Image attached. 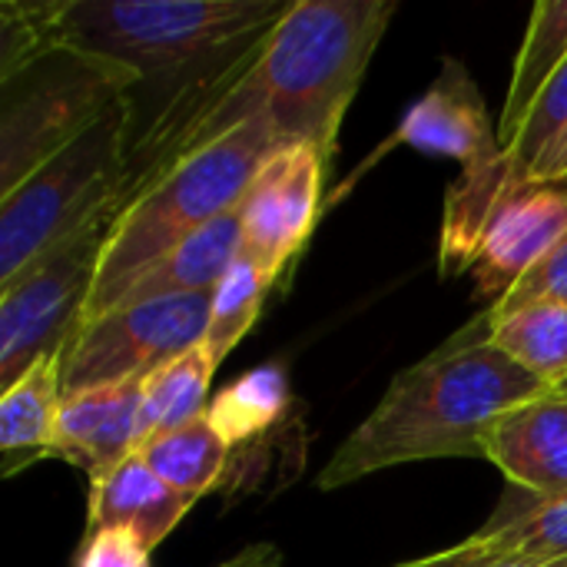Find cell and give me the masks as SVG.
Listing matches in <instances>:
<instances>
[{"instance_id": "cell-1", "label": "cell", "mask_w": 567, "mask_h": 567, "mask_svg": "<svg viewBox=\"0 0 567 567\" xmlns=\"http://www.w3.org/2000/svg\"><path fill=\"white\" fill-rule=\"evenodd\" d=\"M292 0H47V30L126 66L130 143L123 203L156 159L259 60Z\"/></svg>"}, {"instance_id": "cell-2", "label": "cell", "mask_w": 567, "mask_h": 567, "mask_svg": "<svg viewBox=\"0 0 567 567\" xmlns=\"http://www.w3.org/2000/svg\"><path fill=\"white\" fill-rule=\"evenodd\" d=\"M395 10V0H292L252 70L156 159L140 189L249 120H266L279 146L312 143L332 159L346 110Z\"/></svg>"}, {"instance_id": "cell-3", "label": "cell", "mask_w": 567, "mask_h": 567, "mask_svg": "<svg viewBox=\"0 0 567 567\" xmlns=\"http://www.w3.org/2000/svg\"><path fill=\"white\" fill-rule=\"evenodd\" d=\"M545 392V382L492 346V322L482 312L455 339L392 379L379 405L332 452L319 472V488L336 492L412 462L475 458L505 412Z\"/></svg>"}, {"instance_id": "cell-4", "label": "cell", "mask_w": 567, "mask_h": 567, "mask_svg": "<svg viewBox=\"0 0 567 567\" xmlns=\"http://www.w3.org/2000/svg\"><path fill=\"white\" fill-rule=\"evenodd\" d=\"M276 146L279 140L272 126L266 120H249L216 143L189 153L126 199L110 223L83 322L106 316L123 289L163 252L213 219L239 209L256 169Z\"/></svg>"}, {"instance_id": "cell-5", "label": "cell", "mask_w": 567, "mask_h": 567, "mask_svg": "<svg viewBox=\"0 0 567 567\" xmlns=\"http://www.w3.org/2000/svg\"><path fill=\"white\" fill-rule=\"evenodd\" d=\"M133 83L126 66L66 43L0 76V196L116 113Z\"/></svg>"}, {"instance_id": "cell-6", "label": "cell", "mask_w": 567, "mask_h": 567, "mask_svg": "<svg viewBox=\"0 0 567 567\" xmlns=\"http://www.w3.org/2000/svg\"><path fill=\"white\" fill-rule=\"evenodd\" d=\"M126 143L130 110L123 103L17 189L0 196V286L93 219L123 206Z\"/></svg>"}, {"instance_id": "cell-7", "label": "cell", "mask_w": 567, "mask_h": 567, "mask_svg": "<svg viewBox=\"0 0 567 567\" xmlns=\"http://www.w3.org/2000/svg\"><path fill=\"white\" fill-rule=\"evenodd\" d=\"M116 209L0 286V392L76 336Z\"/></svg>"}, {"instance_id": "cell-8", "label": "cell", "mask_w": 567, "mask_h": 567, "mask_svg": "<svg viewBox=\"0 0 567 567\" xmlns=\"http://www.w3.org/2000/svg\"><path fill=\"white\" fill-rule=\"evenodd\" d=\"M209 296L213 292L130 302L83 322L60 352L63 399L100 385L150 379L166 362L203 346Z\"/></svg>"}, {"instance_id": "cell-9", "label": "cell", "mask_w": 567, "mask_h": 567, "mask_svg": "<svg viewBox=\"0 0 567 567\" xmlns=\"http://www.w3.org/2000/svg\"><path fill=\"white\" fill-rule=\"evenodd\" d=\"M326 163V153L312 143L276 146L239 203L243 256L272 282L289 269L316 229Z\"/></svg>"}, {"instance_id": "cell-10", "label": "cell", "mask_w": 567, "mask_h": 567, "mask_svg": "<svg viewBox=\"0 0 567 567\" xmlns=\"http://www.w3.org/2000/svg\"><path fill=\"white\" fill-rule=\"evenodd\" d=\"M567 233V183H528L492 216L472 276L478 289L502 302Z\"/></svg>"}, {"instance_id": "cell-11", "label": "cell", "mask_w": 567, "mask_h": 567, "mask_svg": "<svg viewBox=\"0 0 567 567\" xmlns=\"http://www.w3.org/2000/svg\"><path fill=\"white\" fill-rule=\"evenodd\" d=\"M395 143L432 156H452L462 163V173H482L502 159L498 126H492L485 96L458 60L442 63L439 80L402 116Z\"/></svg>"}, {"instance_id": "cell-12", "label": "cell", "mask_w": 567, "mask_h": 567, "mask_svg": "<svg viewBox=\"0 0 567 567\" xmlns=\"http://www.w3.org/2000/svg\"><path fill=\"white\" fill-rule=\"evenodd\" d=\"M482 458L532 498H567V385L505 412L488 429Z\"/></svg>"}, {"instance_id": "cell-13", "label": "cell", "mask_w": 567, "mask_h": 567, "mask_svg": "<svg viewBox=\"0 0 567 567\" xmlns=\"http://www.w3.org/2000/svg\"><path fill=\"white\" fill-rule=\"evenodd\" d=\"M143 382L146 379L66 395L60 405L53 458L70 462L93 485L136 455L143 445Z\"/></svg>"}, {"instance_id": "cell-14", "label": "cell", "mask_w": 567, "mask_h": 567, "mask_svg": "<svg viewBox=\"0 0 567 567\" xmlns=\"http://www.w3.org/2000/svg\"><path fill=\"white\" fill-rule=\"evenodd\" d=\"M567 561V498H532L502 508L482 532L395 567H545Z\"/></svg>"}, {"instance_id": "cell-15", "label": "cell", "mask_w": 567, "mask_h": 567, "mask_svg": "<svg viewBox=\"0 0 567 567\" xmlns=\"http://www.w3.org/2000/svg\"><path fill=\"white\" fill-rule=\"evenodd\" d=\"M193 505L196 502L173 492L140 455H130L103 482L90 485L86 532L120 528L153 551L169 538Z\"/></svg>"}, {"instance_id": "cell-16", "label": "cell", "mask_w": 567, "mask_h": 567, "mask_svg": "<svg viewBox=\"0 0 567 567\" xmlns=\"http://www.w3.org/2000/svg\"><path fill=\"white\" fill-rule=\"evenodd\" d=\"M243 256V226L239 209L213 219L169 252H163L156 262H150L116 299L113 309L130 302H153V299H173V296H199L213 292L219 279L233 269V262Z\"/></svg>"}, {"instance_id": "cell-17", "label": "cell", "mask_w": 567, "mask_h": 567, "mask_svg": "<svg viewBox=\"0 0 567 567\" xmlns=\"http://www.w3.org/2000/svg\"><path fill=\"white\" fill-rule=\"evenodd\" d=\"M63 405L60 355L40 359L20 382L0 392V475L13 478L30 465L53 458L56 422Z\"/></svg>"}, {"instance_id": "cell-18", "label": "cell", "mask_w": 567, "mask_h": 567, "mask_svg": "<svg viewBox=\"0 0 567 567\" xmlns=\"http://www.w3.org/2000/svg\"><path fill=\"white\" fill-rule=\"evenodd\" d=\"M567 63V0H538L532 17H528V30L512 70V86L502 106V120H498V143L502 150H508L532 106L538 103V96L545 93V86L558 76V70Z\"/></svg>"}, {"instance_id": "cell-19", "label": "cell", "mask_w": 567, "mask_h": 567, "mask_svg": "<svg viewBox=\"0 0 567 567\" xmlns=\"http://www.w3.org/2000/svg\"><path fill=\"white\" fill-rule=\"evenodd\" d=\"M173 492H179L189 502H199L206 492H213L226 472L229 462V442L219 435V429L209 422V415L153 435L136 452Z\"/></svg>"}, {"instance_id": "cell-20", "label": "cell", "mask_w": 567, "mask_h": 567, "mask_svg": "<svg viewBox=\"0 0 567 567\" xmlns=\"http://www.w3.org/2000/svg\"><path fill=\"white\" fill-rule=\"evenodd\" d=\"M488 316V312H485ZM492 322V319H488ZM492 346L548 389L567 385V306L532 302L492 322Z\"/></svg>"}, {"instance_id": "cell-21", "label": "cell", "mask_w": 567, "mask_h": 567, "mask_svg": "<svg viewBox=\"0 0 567 567\" xmlns=\"http://www.w3.org/2000/svg\"><path fill=\"white\" fill-rule=\"evenodd\" d=\"M219 362L206 346L183 352L143 382V442L206 415Z\"/></svg>"}, {"instance_id": "cell-22", "label": "cell", "mask_w": 567, "mask_h": 567, "mask_svg": "<svg viewBox=\"0 0 567 567\" xmlns=\"http://www.w3.org/2000/svg\"><path fill=\"white\" fill-rule=\"evenodd\" d=\"M286 409H289L286 372L279 365H259L243 379H236L229 389H223L209 402L206 415L233 449L236 442H252L266 435V429H272L286 415Z\"/></svg>"}, {"instance_id": "cell-23", "label": "cell", "mask_w": 567, "mask_h": 567, "mask_svg": "<svg viewBox=\"0 0 567 567\" xmlns=\"http://www.w3.org/2000/svg\"><path fill=\"white\" fill-rule=\"evenodd\" d=\"M269 289L272 279L246 256H239L233 269L219 279V286L209 296V326L203 339V346L213 352L216 362H223L249 336Z\"/></svg>"}, {"instance_id": "cell-24", "label": "cell", "mask_w": 567, "mask_h": 567, "mask_svg": "<svg viewBox=\"0 0 567 567\" xmlns=\"http://www.w3.org/2000/svg\"><path fill=\"white\" fill-rule=\"evenodd\" d=\"M532 302H565L567 306V233L551 246V252L495 306H488V319H505Z\"/></svg>"}, {"instance_id": "cell-25", "label": "cell", "mask_w": 567, "mask_h": 567, "mask_svg": "<svg viewBox=\"0 0 567 567\" xmlns=\"http://www.w3.org/2000/svg\"><path fill=\"white\" fill-rule=\"evenodd\" d=\"M150 555L153 551L130 532L96 528L86 532L76 551V567H150Z\"/></svg>"}, {"instance_id": "cell-26", "label": "cell", "mask_w": 567, "mask_h": 567, "mask_svg": "<svg viewBox=\"0 0 567 567\" xmlns=\"http://www.w3.org/2000/svg\"><path fill=\"white\" fill-rule=\"evenodd\" d=\"M567 179V130L548 146L542 163L532 173V183H565Z\"/></svg>"}, {"instance_id": "cell-27", "label": "cell", "mask_w": 567, "mask_h": 567, "mask_svg": "<svg viewBox=\"0 0 567 567\" xmlns=\"http://www.w3.org/2000/svg\"><path fill=\"white\" fill-rule=\"evenodd\" d=\"M282 565V551L272 542H256L246 545L243 551H236L233 558H226L223 565L216 567H279Z\"/></svg>"}, {"instance_id": "cell-28", "label": "cell", "mask_w": 567, "mask_h": 567, "mask_svg": "<svg viewBox=\"0 0 567 567\" xmlns=\"http://www.w3.org/2000/svg\"><path fill=\"white\" fill-rule=\"evenodd\" d=\"M545 567H567V561H558V565H545Z\"/></svg>"}, {"instance_id": "cell-29", "label": "cell", "mask_w": 567, "mask_h": 567, "mask_svg": "<svg viewBox=\"0 0 567 567\" xmlns=\"http://www.w3.org/2000/svg\"><path fill=\"white\" fill-rule=\"evenodd\" d=\"M565 183H567V179H565Z\"/></svg>"}]
</instances>
